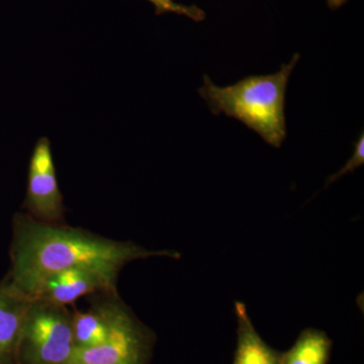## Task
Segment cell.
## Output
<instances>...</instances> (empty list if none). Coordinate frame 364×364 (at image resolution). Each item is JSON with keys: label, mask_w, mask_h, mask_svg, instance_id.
<instances>
[{"label": "cell", "mask_w": 364, "mask_h": 364, "mask_svg": "<svg viewBox=\"0 0 364 364\" xmlns=\"http://www.w3.org/2000/svg\"><path fill=\"white\" fill-rule=\"evenodd\" d=\"M150 257L179 259L174 250H148L65 225L36 221L26 213L13 220L11 268L6 279L26 298L45 279L67 268L90 265L121 272L128 263Z\"/></svg>", "instance_id": "obj_1"}, {"label": "cell", "mask_w": 364, "mask_h": 364, "mask_svg": "<svg viewBox=\"0 0 364 364\" xmlns=\"http://www.w3.org/2000/svg\"><path fill=\"white\" fill-rule=\"evenodd\" d=\"M301 55L294 54L279 71L251 75L233 85L220 87L210 76H203L198 90L213 114H224L238 119L274 148L287 139L286 97L289 78Z\"/></svg>", "instance_id": "obj_2"}, {"label": "cell", "mask_w": 364, "mask_h": 364, "mask_svg": "<svg viewBox=\"0 0 364 364\" xmlns=\"http://www.w3.org/2000/svg\"><path fill=\"white\" fill-rule=\"evenodd\" d=\"M72 312L67 306L31 299L16 353V364H68L75 352Z\"/></svg>", "instance_id": "obj_3"}, {"label": "cell", "mask_w": 364, "mask_h": 364, "mask_svg": "<svg viewBox=\"0 0 364 364\" xmlns=\"http://www.w3.org/2000/svg\"><path fill=\"white\" fill-rule=\"evenodd\" d=\"M23 208L36 221L53 225H64L65 221L66 208L57 179L51 142L46 136L40 138L33 147Z\"/></svg>", "instance_id": "obj_4"}, {"label": "cell", "mask_w": 364, "mask_h": 364, "mask_svg": "<svg viewBox=\"0 0 364 364\" xmlns=\"http://www.w3.org/2000/svg\"><path fill=\"white\" fill-rule=\"evenodd\" d=\"M155 342V333L131 312L105 343L76 349L68 364H149Z\"/></svg>", "instance_id": "obj_5"}, {"label": "cell", "mask_w": 364, "mask_h": 364, "mask_svg": "<svg viewBox=\"0 0 364 364\" xmlns=\"http://www.w3.org/2000/svg\"><path fill=\"white\" fill-rule=\"evenodd\" d=\"M119 270L81 265L67 268L43 280L31 299L67 306L82 296L117 291Z\"/></svg>", "instance_id": "obj_6"}, {"label": "cell", "mask_w": 364, "mask_h": 364, "mask_svg": "<svg viewBox=\"0 0 364 364\" xmlns=\"http://www.w3.org/2000/svg\"><path fill=\"white\" fill-rule=\"evenodd\" d=\"M90 308L72 312V330L76 349L105 343L132 312L117 291L93 294Z\"/></svg>", "instance_id": "obj_7"}, {"label": "cell", "mask_w": 364, "mask_h": 364, "mask_svg": "<svg viewBox=\"0 0 364 364\" xmlns=\"http://www.w3.org/2000/svg\"><path fill=\"white\" fill-rule=\"evenodd\" d=\"M30 303L9 280L0 282V364H16L21 326Z\"/></svg>", "instance_id": "obj_8"}, {"label": "cell", "mask_w": 364, "mask_h": 364, "mask_svg": "<svg viewBox=\"0 0 364 364\" xmlns=\"http://www.w3.org/2000/svg\"><path fill=\"white\" fill-rule=\"evenodd\" d=\"M237 318V346L233 364H280L282 352L270 347L256 331L247 309L235 303Z\"/></svg>", "instance_id": "obj_9"}, {"label": "cell", "mask_w": 364, "mask_h": 364, "mask_svg": "<svg viewBox=\"0 0 364 364\" xmlns=\"http://www.w3.org/2000/svg\"><path fill=\"white\" fill-rule=\"evenodd\" d=\"M332 347L333 341L324 331L308 328L289 350L282 352L280 364H328Z\"/></svg>", "instance_id": "obj_10"}, {"label": "cell", "mask_w": 364, "mask_h": 364, "mask_svg": "<svg viewBox=\"0 0 364 364\" xmlns=\"http://www.w3.org/2000/svg\"><path fill=\"white\" fill-rule=\"evenodd\" d=\"M364 163V134L358 136V141L354 143V152L350 159L346 162L345 166L342 167L336 173L328 177L325 188L331 186L335 181H338L342 176L347 173H353L358 167L363 166Z\"/></svg>", "instance_id": "obj_11"}, {"label": "cell", "mask_w": 364, "mask_h": 364, "mask_svg": "<svg viewBox=\"0 0 364 364\" xmlns=\"http://www.w3.org/2000/svg\"><path fill=\"white\" fill-rule=\"evenodd\" d=\"M151 4H154L156 7V14H162L165 13H176L182 14V16H188L191 20L198 21L202 18V11L198 6H186L181 4H176V2L164 1V0H148Z\"/></svg>", "instance_id": "obj_12"}, {"label": "cell", "mask_w": 364, "mask_h": 364, "mask_svg": "<svg viewBox=\"0 0 364 364\" xmlns=\"http://www.w3.org/2000/svg\"><path fill=\"white\" fill-rule=\"evenodd\" d=\"M326 1H327V6L331 11H337L340 7L346 4L348 0H326Z\"/></svg>", "instance_id": "obj_13"}, {"label": "cell", "mask_w": 364, "mask_h": 364, "mask_svg": "<svg viewBox=\"0 0 364 364\" xmlns=\"http://www.w3.org/2000/svg\"><path fill=\"white\" fill-rule=\"evenodd\" d=\"M164 1L170 2V4H172V2H174V0H164Z\"/></svg>", "instance_id": "obj_14"}]
</instances>
